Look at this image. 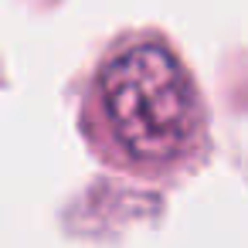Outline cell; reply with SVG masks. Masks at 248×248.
<instances>
[{
    "instance_id": "6da1fadb",
    "label": "cell",
    "mask_w": 248,
    "mask_h": 248,
    "mask_svg": "<svg viewBox=\"0 0 248 248\" xmlns=\"http://www.w3.org/2000/svg\"><path fill=\"white\" fill-rule=\"evenodd\" d=\"M89 116L112 156L136 170H170L204 140L197 85L160 41H129L99 65Z\"/></svg>"
}]
</instances>
